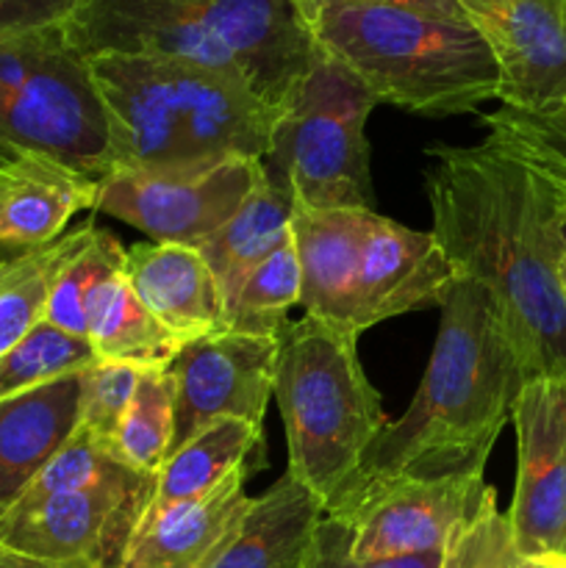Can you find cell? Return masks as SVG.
I'll return each instance as SVG.
<instances>
[{
  "mask_svg": "<svg viewBox=\"0 0 566 568\" xmlns=\"http://www.w3.org/2000/svg\"><path fill=\"white\" fill-rule=\"evenodd\" d=\"M433 236L458 277L492 292L533 377L566 375V300L558 258L566 220L547 183L492 136L427 148Z\"/></svg>",
  "mask_w": 566,
  "mask_h": 568,
  "instance_id": "obj_1",
  "label": "cell"
},
{
  "mask_svg": "<svg viewBox=\"0 0 566 568\" xmlns=\"http://www.w3.org/2000/svg\"><path fill=\"white\" fill-rule=\"evenodd\" d=\"M438 311L420 388L405 414L388 419L355 477L486 475L488 455L527 383L525 366L486 286L458 277Z\"/></svg>",
  "mask_w": 566,
  "mask_h": 568,
  "instance_id": "obj_2",
  "label": "cell"
},
{
  "mask_svg": "<svg viewBox=\"0 0 566 568\" xmlns=\"http://www.w3.org/2000/svg\"><path fill=\"white\" fill-rule=\"evenodd\" d=\"M64 33L87 59L164 55L225 72L277 111L322 53L297 0H78Z\"/></svg>",
  "mask_w": 566,
  "mask_h": 568,
  "instance_id": "obj_3",
  "label": "cell"
},
{
  "mask_svg": "<svg viewBox=\"0 0 566 568\" xmlns=\"http://www.w3.org/2000/svg\"><path fill=\"white\" fill-rule=\"evenodd\" d=\"M89 70L109 114L114 170L186 172L270 153L281 111L225 72L125 53L92 55Z\"/></svg>",
  "mask_w": 566,
  "mask_h": 568,
  "instance_id": "obj_4",
  "label": "cell"
},
{
  "mask_svg": "<svg viewBox=\"0 0 566 568\" xmlns=\"http://www.w3.org/2000/svg\"><path fill=\"white\" fill-rule=\"evenodd\" d=\"M305 17L316 44L353 70L377 103L458 116L497 98V61L472 22L383 6H333Z\"/></svg>",
  "mask_w": 566,
  "mask_h": 568,
  "instance_id": "obj_5",
  "label": "cell"
},
{
  "mask_svg": "<svg viewBox=\"0 0 566 568\" xmlns=\"http://www.w3.org/2000/svg\"><path fill=\"white\" fill-rule=\"evenodd\" d=\"M272 397L286 430V471L327 505L388 425L358 361V338L311 316L283 327Z\"/></svg>",
  "mask_w": 566,
  "mask_h": 568,
  "instance_id": "obj_6",
  "label": "cell"
},
{
  "mask_svg": "<svg viewBox=\"0 0 566 568\" xmlns=\"http://www.w3.org/2000/svg\"><path fill=\"white\" fill-rule=\"evenodd\" d=\"M0 144L48 155L92 181L114 170L109 114L64 26L0 33Z\"/></svg>",
  "mask_w": 566,
  "mask_h": 568,
  "instance_id": "obj_7",
  "label": "cell"
},
{
  "mask_svg": "<svg viewBox=\"0 0 566 568\" xmlns=\"http://www.w3.org/2000/svg\"><path fill=\"white\" fill-rule=\"evenodd\" d=\"M375 105L361 78L322 50L283 103L261 164L305 209L375 211L366 142V120Z\"/></svg>",
  "mask_w": 566,
  "mask_h": 568,
  "instance_id": "obj_8",
  "label": "cell"
},
{
  "mask_svg": "<svg viewBox=\"0 0 566 568\" xmlns=\"http://www.w3.org/2000/svg\"><path fill=\"white\" fill-rule=\"evenodd\" d=\"M486 488V475L444 480L355 477L325 505L322 527L358 560L444 552Z\"/></svg>",
  "mask_w": 566,
  "mask_h": 568,
  "instance_id": "obj_9",
  "label": "cell"
},
{
  "mask_svg": "<svg viewBox=\"0 0 566 568\" xmlns=\"http://www.w3.org/2000/svg\"><path fill=\"white\" fill-rule=\"evenodd\" d=\"M261 178V161L231 159L205 170H114L100 178L92 211L122 220L153 242H200L220 231Z\"/></svg>",
  "mask_w": 566,
  "mask_h": 568,
  "instance_id": "obj_10",
  "label": "cell"
},
{
  "mask_svg": "<svg viewBox=\"0 0 566 568\" xmlns=\"http://www.w3.org/2000/svg\"><path fill=\"white\" fill-rule=\"evenodd\" d=\"M153 486L155 477L17 505L0 516V544L61 568H120Z\"/></svg>",
  "mask_w": 566,
  "mask_h": 568,
  "instance_id": "obj_11",
  "label": "cell"
},
{
  "mask_svg": "<svg viewBox=\"0 0 566 568\" xmlns=\"http://www.w3.org/2000/svg\"><path fill=\"white\" fill-rule=\"evenodd\" d=\"M275 364L277 336L222 331L183 344L166 366L175 386L170 455L222 419L264 427L275 392Z\"/></svg>",
  "mask_w": 566,
  "mask_h": 568,
  "instance_id": "obj_12",
  "label": "cell"
},
{
  "mask_svg": "<svg viewBox=\"0 0 566 568\" xmlns=\"http://www.w3.org/2000/svg\"><path fill=\"white\" fill-rule=\"evenodd\" d=\"M516 486L505 510L519 558L558 555L566 538V375L533 377L511 414Z\"/></svg>",
  "mask_w": 566,
  "mask_h": 568,
  "instance_id": "obj_13",
  "label": "cell"
},
{
  "mask_svg": "<svg viewBox=\"0 0 566 568\" xmlns=\"http://www.w3.org/2000/svg\"><path fill=\"white\" fill-rule=\"evenodd\" d=\"M499 70L503 109L549 116L566 105V0H458Z\"/></svg>",
  "mask_w": 566,
  "mask_h": 568,
  "instance_id": "obj_14",
  "label": "cell"
},
{
  "mask_svg": "<svg viewBox=\"0 0 566 568\" xmlns=\"http://www.w3.org/2000/svg\"><path fill=\"white\" fill-rule=\"evenodd\" d=\"M455 281L458 272L433 231H411L372 214L355 281L353 333L361 336L392 316L442 305Z\"/></svg>",
  "mask_w": 566,
  "mask_h": 568,
  "instance_id": "obj_15",
  "label": "cell"
},
{
  "mask_svg": "<svg viewBox=\"0 0 566 568\" xmlns=\"http://www.w3.org/2000/svg\"><path fill=\"white\" fill-rule=\"evenodd\" d=\"M375 211H314L294 203L292 242L300 264V308L338 331L353 333L361 247ZM358 338V336H355Z\"/></svg>",
  "mask_w": 566,
  "mask_h": 568,
  "instance_id": "obj_16",
  "label": "cell"
},
{
  "mask_svg": "<svg viewBox=\"0 0 566 568\" xmlns=\"http://www.w3.org/2000/svg\"><path fill=\"white\" fill-rule=\"evenodd\" d=\"M125 275L139 303L181 344L228 331L225 297L198 247L133 244L128 247Z\"/></svg>",
  "mask_w": 566,
  "mask_h": 568,
  "instance_id": "obj_17",
  "label": "cell"
},
{
  "mask_svg": "<svg viewBox=\"0 0 566 568\" xmlns=\"http://www.w3.org/2000/svg\"><path fill=\"white\" fill-rule=\"evenodd\" d=\"M98 181L39 153L0 164V250L20 255L64 236L67 222L92 209Z\"/></svg>",
  "mask_w": 566,
  "mask_h": 568,
  "instance_id": "obj_18",
  "label": "cell"
},
{
  "mask_svg": "<svg viewBox=\"0 0 566 568\" xmlns=\"http://www.w3.org/2000/svg\"><path fill=\"white\" fill-rule=\"evenodd\" d=\"M255 464L239 466L205 497L161 514H142L120 568H203L247 510V480Z\"/></svg>",
  "mask_w": 566,
  "mask_h": 568,
  "instance_id": "obj_19",
  "label": "cell"
},
{
  "mask_svg": "<svg viewBox=\"0 0 566 568\" xmlns=\"http://www.w3.org/2000/svg\"><path fill=\"white\" fill-rule=\"evenodd\" d=\"M81 388L83 372L0 403V516L78 430Z\"/></svg>",
  "mask_w": 566,
  "mask_h": 568,
  "instance_id": "obj_20",
  "label": "cell"
},
{
  "mask_svg": "<svg viewBox=\"0 0 566 568\" xmlns=\"http://www.w3.org/2000/svg\"><path fill=\"white\" fill-rule=\"evenodd\" d=\"M325 505L283 471L247 510L203 568H300Z\"/></svg>",
  "mask_w": 566,
  "mask_h": 568,
  "instance_id": "obj_21",
  "label": "cell"
},
{
  "mask_svg": "<svg viewBox=\"0 0 566 568\" xmlns=\"http://www.w3.org/2000/svg\"><path fill=\"white\" fill-rule=\"evenodd\" d=\"M292 211L294 197L289 186L261 164L259 183L242 209L198 244V253L214 272L225 303L266 255L292 239Z\"/></svg>",
  "mask_w": 566,
  "mask_h": 568,
  "instance_id": "obj_22",
  "label": "cell"
},
{
  "mask_svg": "<svg viewBox=\"0 0 566 568\" xmlns=\"http://www.w3.org/2000/svg\"><path fill=\"white\" fill-rule=\"evenodd\" d=\"M264 427L242 419H222L189 438L155 475L153 497L144 514H161L214 491L239 466H264Z\"/></svg>",
  "mask_w": 566,
  "mask_h": 568,
  "instance_id": "obj_23",
  "label": "cell"
},
{
  "mask_svg": "<svg viewBox=\"0 0 566 568\" xmlns=\"http://www.w3.org/2000/svg\"><path fill=\"white\" fill-rule=\"evenodd\" d=\"M87 342L92 344L98 361L128 364L137 369H166L183 347L139 303L128 275L117 277L100 297L89 320Z\"/></svg>",
  "mask_w": 566,
  "mask_h": 568,
  "instance_id": "obj_24",
  "label": "cell"
},
{
  "mask_svg": "<svg viewBox=\"0 0 566 568\" xmlns=\"http://www.w3.org/2000/svg\"><path fill=\"white\" fill-rule=\"evenodd\" d=\"M92 231L94 222H87L42 247L11 255L0 275V355L9 353L31 327L42 322L55 275L87 244Z\"/></svg>",
  "mask_w": 566,
  "mask_h": 568,
  "instance_id": "obj_25",
  "label": "cell"
},
{
  "mask_svg": "<svg viewBox=\"0 0 566 568\" xmlns=\"http://www.w3.org/2000/svg\"><path fill=\"white\" fill-rule=\"evenodd\" d=\"M125 261L128 247L120 242V236L94 225L87 244L55 275L48 303H44L42 322L70 333V336L87 338L92 311L98 308L105 288L117 277L125 275Z\"/></svg>",
  "mask_w": 566,
  "mask_h": 568,
  "instance_id": "obj_26",
  "label": "cell"
},
{
  "mask_svg": "<svg viewBox=\"0 0 566 568\" xmlns=\"http://www.w3.org/2000/svg\"><path fill=\"white\" fill-rule=\"evenodd\" d=\"M172 405H175V386L170 372L142 369L137 392L111 438L117 458L139 475L155 477L170 458Z\"/></svg>",
  "mask_w": 566,
  "mask_h": 568,
  "instance_id": "obj_27",
  "label": "cell"
},
{
  "mask_svg": "<svg viewBox=\"0 0 566 568\" xmlns=\"http://www.w3.org/2000/svg\"><path fill=\"white\" fill-rule=\"evenodd\" d=\"M300 305V264L294 242L266 255L225 303L228 331L281 336L289 311Z\"/></svg>",
  "mask_w": 566,
  "mask_h": 568,
  "instance_id": "obj_28",
  "label": "cell"
},
{
  "mask_svg": "<svg viewBox=\"0 0 566 568\" xmlns=\"http://www.w3.org/2000/svg\"><path fill=\"white\" fill-rule=\"evenodd\" d=\"M94 364L98 355L87 338L70 336L48 322H39L9 353L0 355V403L61 377L81 375Z\"/></svg>",
  "mask_w": 566,
  "mask_h": 568,
  "instance_id": "obj_29",
  "label": "cell"
},
{
  "mask_svg": "<svg viewBox=\"0 0 566 568\" xmlns=\"http://www.w3.org/2000/svg\"><path fill=\"white\" fill-rule=\"evenodd\" d=\"M153 480L148 475H139L131 466L122 464L111 444L98 442L89 436L87 430L78 427L64 447L42 466L31 486L22 491L11 508L17 505H33L39 499L55 497L64 491H78V488H92V486H128V483H144Z\"/></svg>",
  "mask_w": 566,
  "mask_h": 568,
  "instance_id": "obj_30",
  "label": "cell"
},
{
  "mask_svg": "<svg viewBox=\"0 0 566 568\" xmlns=\"http://www.w3.org/2000/svg\"><path fill=\"white\" fill-rule=\"evenodd\" d=\"M516 560L519 555L511 538L508 516L499 510L497 491L488 486L475 514L449 538L442 568H516Z\"/></svg>",
  "mask_w": 566,
  "mask_h": 568,
  "instance_id": "obj_31",
  "label": "cell"
},
{
  "mask_svg": "<svg viewBox=\"0 0 566 568\" xmlns=\"http://www.w3.org/2000/svg\"><path fill=\"white\" fill-rule=\"evenodd\" d=\"M139 375H142V369H137V366L111 364V361H98L94 366H89L83 372L78 427L98 442L111 444L122 414H125L128 403L137 392Z\"/></svg>",
  "mask_w": 566,
  "mask_h": 568,
  "instance_id": "obj_32",
  "label": "cell"
},
{
  "mask_svg": "<svg viewBox=\"0 0 566 568\" xmlns=\"http://www.w3.org/2000/svg\"><path fill=\"white\" fill-rule=\"evenodd\" d=\"M483 125L488 128V136L494 142L503 144L505 150L516 155V159L525 161L538 178L549 186V192L555 194L560 205V214L566 220V153L564 150L553 148L549 142L538 139L536 133H530L527 128H522L519 122L511 116L508 109H497L492 114H483Z\"/></svg>",
  "mask_w": 566,
  "mask_h": 568,
  "instance_id": "obj_33",
  "label": "cell"
},
{
  "mask_svg": "<svg viewBox=\"0 0 566 568\" xmlns=\"http://www.w3.org/2000/svg\"><path fill=\"white\" fill-rule=\"evenodd\" d=\"M444 552L431 555H405V558H375V560H358L342 549V544L331 536V532L316 525L314 536H311L309 549L300 568H442Z\"/></svg>",
  "mask_w": 566,
  "mask_h": 568,
  "instance_id": "obj_34",
  "label": "cell"
},
{
  "mask_svg": "<svg viewBox=\"0 0 566 568\" xmlns=\"http://www.w3.org/2000/svg\"><path fill=\"white\" fill-rule=\"evenodd\" d=\"M78 0H0V33L64 26Z\"/></svg>",
  "mask_w": 566,
  "mask_h": 568,
  "instance_id": "obj_35",
  "label": "cell"
},
{
  "mask_svg": "<svg viewBox=\"0 0 566 568\" xmlns=\"http://www.w3.org/2000/svg\"><path fill=\"white\" fill-rule=\"evenodd\" d=\"M300 9L309 14L316 9H333V6H355V9H366V6H383V9H408V11H425V14L444 17V20H461L469 22L464 6L458 0H297Z\"/></svg>",
  "mask_w": 566,
  "mask_h": 568,
  "instance_id": "obj_36",
  "label": "cell"
},
{
  "mask_svg": "<svg viewBox=\"0 0 566 568\" xmlns=\"http://www.w3.org/2000/svg\"><path fill=\"white\" fill-rule=\"evenodd\" d=\"M511 116H514L522 128L536 133L538 139H544V142H549L553 148L564 150L566 153V105L549 116H527V114H516V111H511Z\"/></svg>",
  "mask_w": 566,
  "mask_h": 568,
  "instance_id": "obj_37",
  "label": "cell"
},
{
  "mask_svg": "<svg viewBox=\"0 0 566 568\" xmlns=\"http://www.w3.org/2000/svg\"><path fill=\"white\" fill-rule=\"evenodd\" d=\"M0 568H61L53 564H44V560L31 558V555H22L17 549L0 544Z\"/></svg>",
  "mask_w": 566,
  "mask_h": 568,
  "instance_id": "obj_38",
  "label": "cell"
},
{
  "mask_svg": "<svg viewBox=\"0 0 566 568\" xmlns=\"http://www.w3.org/2000/svg\"><path fill=\"white\" fill-rule=\"evenodd\" d=\"M516 568H566V560L558 555H544V558H519Z\"/></svg>",
  "mask_w": 566,
  "mask_h": 568,
  "instance_id": "obj_39",
  "label": "cell"
},
{
  "mask_svg": "<svg viewBox=\"0 0 566 568\" xmlns=\"http://www.w3.org/2000/svg\"><path fill=\"white\" fill-rule=\"evenodd\" d=\"M558 283H560V294H564V300H566V242H564V250H560V258H558Z\"/></svg>",
  "mask_w": 566,
  "mask_h": 568,
  "instance_id": "obj_40",
  "label": "cell"
},
{
  "mask_svg": "<svg viewBox=\"0 0 566 568\" xmlns=\"http://www.w3.org/2000/svg\"><path fill=\"white\" fill-rule=\"evenodd\" d=\"M9 155H14V153H9V150H6V148H3V144H0V164H3V161H6V159H9Z\"/></svg>",
  "mask_w": 566,
  "mask_h": 568,
  "instance_id": "obj_41",
  "label": "cell"
},
{
  "mask_svg": "<svg viewBox=\"0 0 566 568\" xmlns=\"http://www.w3.org/2000/svg\"><path fill=\"white\" fill-rule=\"evenodd\" d=\"M9 258H11V255H3V258H0V275H3V270H6V264H9Z\"/></svg>",
  "mask_w": 566,
  "mask_h": 568,
  "instance_id": "obj_42",
  "label": "cell"
},
{
  "mask_svg": "<svg viewBox=\"0 0 566 568\" xmlns=\"http://www.w3.org/2000/svg\"><path fill=\"white\" fill-rule=\"evenodd\" d=\"M558 558H564V560H566V538H564V544H560V552H558Z\"/></svg>",
  "mask_w": 566,
  "mask_h": 568,
  "instance_id": "obj_43",
  "label": "cell"
}]
</instances>
